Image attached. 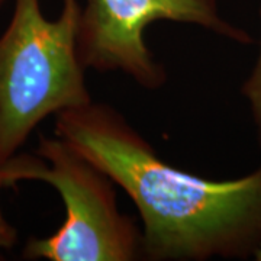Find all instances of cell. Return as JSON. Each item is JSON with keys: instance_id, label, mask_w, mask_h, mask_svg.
I'll use <instances>...</instances> for the list:
<instances>
[{"instance_id": "cell-1", "label": "cell", "mask_w": 261, "mask_h": 261, "mask_svg": "<svg viewBox=\"0 0 261 261\" xmlns=\"http://www.w3.org/2000/svg\"><path fill=\"white\" fill-rule=\"evenodd\" d=\"M56 135L132 199L142 221V258L247 260L261 248V166L231 180L178 170L112 106L93 100L57 113Z\"/></svg>"}, {"instance_id": "cell-2", "label": "cell", "mask_w": 261, "mask_h": 261, "mask_svg": "<svg viewBox=\"0 0 261 261\" xmlns=\"http://www.w3.org/2000/svg\"><path fill=\"white\" fill-rule=\"evenodd\" d=\"M80 10L79 0H63L49 20L39 0H15L0 37V164L45 118L92 102L77 53Z\"/></svg>"}, {"instance_id": "cell-3", "label": "cell", "mask_w": 261, "mask_h": 261, "mask_svg": "<svg viewBox=\"0 0 261 261\" xmlns=\"http://www.w3.org/2000/svg\"><path fill=\"white\" fill-rule=\"evenodd\" d=\"M3 186L45 181L60 193L65 219L47 238H31L29 260L134 261L142 258V231L116 203L115 183L60 137L39 135L35 154H15L2 164Z\"/></svg>"}, {"instance_id": "cell-4", "label": "cell", "mask_w": 261, "mask_h": 261, "mask_svg": "<svg viewBox=\"0 0 261 261\" xmlns=\"http://www.w3.org/2000/svg\"><path fill=\"white\" fill-rule=\"evenodd\" d=\"M157 20L197 25L244 45L252 42L248 32L221 16L218 0H84L77 29L83 67L121 71L144 89H160L167 74L144 39L145 29Z\"/></svg>"}, {"instance_id": "cell-5", "label": "cell", "mask_w": 261, "mask_h": 261, "mask_svg": "<svg viewBox=\"0 0 261 261\" xmlns=\"http://www.w3.org/2000/svg\"><path fill=\"white\" fill-rule=\"evenodd\" d=\"M261 18V9H260ZM241 93L247 99V102L250 105V111H251L252 121L255 125L257 130V138L258 144L261 147V39H260V53L257 63L252 68L251 74L248 75V79L244 82L241 87Z\"/></svg>"}, {"instance_id": "cell-6", "label": "cell", "mask_w": 261, "mask_h": 261, "mask_svg": "<svg viewBox=\"0 0 261 261\" xmlns=\"http://www.w3.org/2000/svg\"><path fill=\"white\" fill-rule=\"evenodd\" d=\"M3 186V180H2V164H0V189ZM16 229L6 221V218L2 214V207H0V252L6 251L12 248L16 243Z\"/></svg>"}, {"instance_id": "cell-7", "label": "cell", "mask_w": 261, "mask_h": 261, "mask_svg": "<svg viewBox=\"0 0 261 261\" xmlns=\"http://www.w3.org/2000/svg\"><path fill=\"white\" fill-rule=\"evenodd\" d=\"M254 258H255V260H257V261H261V248H260V250H258V252L255 254V257H254Z\"/></svg>"}, {"instance_id": "cell-8", "label": "cell", "mask_w": 261, "mask_h": 261, "mask_svg": "<svg viewBox=\"0 0 261 261\" xmlns=\"http://www.w3.org/2000/svg\"><path fill=\"white\" fill-rule=\"evenodd\" d=\"M3 2H5V0H0V6H2V5H3Z\"/></svg>"}]
</instances>
